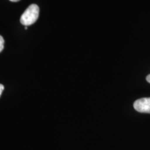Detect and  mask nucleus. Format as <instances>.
Here are the masks:
<instances>
[{
  "instance_id": "obj_2",
  "label": "nucleus",
  "mask_w": 150,
  "mask_h": 150,
  "mask_svg": "<svg viewBox=\"0 0 150 150\" xmlns=\"http://www.w3.org/2000/svg\"><path fill=\"white\" fill-rule=\"evenodd\" d=\"M135 110L144 113H150V97H145L136 100L134 104Z\"/></svg>"
},
{
  "instance_id": "obj_5",
  "label": "nucleus",
  "mask_w": 150,
  "mask_h": 150,
  "mask_svg": "<svg viewBox=\"0 0 150 150\" xmlns=\"http://www.w3.org/2000/svg\"><path fill=\"white\" fill-rule=\"evenodd\" d=\"M146 80H147V82H149V83H150V74L147 75V77H146Z\"/></svg>"
},
{
  "instance_id": "obj_6",
  "label": "nucleus",
  "mask_w": 150,
  "mask_h": 150,
  "mask_svg": "<svg viewBox=\"0 0 150 150\" xmlns=\"http://www.w3.org/2000/svg\"><path fill=\"white\" fill-rule=\"evenodd\" d=\"M9 1H12V2H17V1H20V0H9Z\"/></svg>"
},
{
  "instance_id": "obj_3",
  "label": "nucleus",
  "mask_w": 150,
  "mask_h": 150,
  "mask_svg": "<svg viewBox=\"0 0 150 150\" xmlns=\"http://www.w3.org/2000/svg\"><path fill=\"white\" fill-rule=\"evenodd\" d=\"M4 47V40L3 37L0 35V52L3 51Z\"/></svg>"
},
{
  "instance_id": "obj_7",
  "label": "nucleus",
  "mask_w": 150,
  "mask_h": 150,
  "mask_svg": "<svg viewBox=\"0 0 150 150\" xmlns=\"http://www.w3.org/2000/svg\"><path fill=\"white\" fill-rule=\"evenodd\" d=\"M24 29H28V27H24Z\"/></svg>"
},
{
  "instance_id": "obj_1",
  "label": "nucleus",
  "mask_w": 150,
  "mask_h": 150,
  "mask_svg": "<svg viewBox=\"0 0 150 150\" xmlns=\"http://www.w3.org/2000/svg\"><path fill=\"white\" fill-rule=\"evenodd\" d=\"M39 13L40 9L38 6L35 4H31L22 15L20 18V22L25 27L34 24L38 18Z\"/></svg>"
},
{
  "instance_id": "obj_4",
  "label": "nucleus",
  "mask_w": 150,
  "mask_h": 150,
  "mask_svg": "<svg viewBox=\"0 0 150 150\" xmlns=\"http://www.w3.org/2000/svg\"><path fill=\"white\" fill-rule=\"evenodd\" d=\"M4 90V86L2 84H0V97H1V94H2Z\"/></svg>"
}]
</instances>
